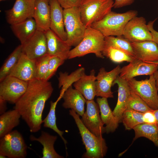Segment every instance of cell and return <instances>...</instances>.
<instances>
[{"label": "cell", "instance_id": "484cf974", "mask_svg": "<svg viewBox=\"0 0 158 158\" xmlns=\"http://www.w3.org/2000/svg\"><path fill=\"white\" fill-rule=\"evenodd\" d=\"M99 107L100 117L104 127L105 133H107L114 131L118 125L116 123L112 111L109 105L107 98L98 97L96 99Z\"/></svg>", "mask_w": 158, "mask_h": 158}, {"label": "cell", "instance_id": "ab89813d", "mask_svg": "<svg viewBox=\"0 0 158 158\" xmlns=\"http://www.w3.org/2000/svg\"><path fill=\"white\" fill-rule=\"evenodd\" d=\"M155 20L156 19H155L153 21H150L147 25L152 34V41L157 44L158 47V32L154 29L153 28V24Z\"/></svg>", "mask_w": 158, "mask_h": 158}, {"label": "cell", "instance_id": "f546056e", "mask_svg": "<svg viewBox=\"0 0 158 158\" xmlns=\"http://www.w3.org/2000/svg\"><path fill=\"white\" fill-rule=\"evenodd\" d=\"M122 36L104 37L105 47H114L135 57L131 42Z\"/></svg>", "mask_w": 158, "mask_h": 158}, {"label": "cell", "instance_id": "e0dca14e", "mask_svg": "<svg viewBox=\"0 0 158 158\" xmlns=\"http://www.w3.org/2000/svg\"><path fill=\"white\" fill-rule=\"evenodd\" d=\"M50 8V29L60 39L66 41L67 38L65 30L63 8L57 0H49Z\"/></svg>", "mask_w": 158, "mask_h": 158}, {"label": "cell", "instance_id": "4fadbf2b", "mask_svg": "<svg viewBox=\"0 0 158 158\" xmlns=\"http://www.w3.org/2000/svg\"><path fill=\"white\" fill-rule=\"evenodd\" d=\"M35 0H16L12 8L6 11L7 23L11 25L33 17Z\"/></svg>", "mask_w": 158, "mask_h": 158}, {"label": "cell", "instance_id": "bcb514c9", "mask_svg": "<svg viewBox=\"0 0 158 158\" xmlns=\"http://www.w3.org/2000/svg\"><path fill=\"white\" fill-rule=\"evenodd\" d=\"M4 0H0V1H4Z\"/></svg>", "mask_w": 158, "mask_h": 158}, {"label": "cell", "instance_id": "f35d334b", "mask_svg": "<svg viewBox=\"0 0 158 158\" xmlns=\"http://www.w3.org/2000/svg\"><path fill=\"white\" fill-rule=\"evenodd\" d=\"M64 9L78 7L82 0H57Z\"/></svg>", "mask_w": 158, "mask_h": 158}, {"label": "cell", "instance_id": "9c48e42d", "mask_svg": "<svg viewBox=\"0 0 158 158\" xmlns=\"http://www.w3.org/2000/svg\"><path fill=\"white\" fill-rule=\"evenodd\" d=\"M28 82L8 75L0 82V98L15 104L26 91Z\"/></svg>", "mask_w": 158, "mask_h": 158}, {"label": "cell", "instance_id": "cb8c5ba5", "mask_svg": "<svg viewBox=\"0 0 158 158\" xmlns=\"http://www.w3.org/2000/svg\"><path fill=\"white\" fill-rule=\"evenodd\" d=\"M11 28L13 32L22 45L29 40L37 30L36 23L33 18L11 25Z\"/></svg>", "mask_w": 158, "mask_h": 158}, {"label": "cell", "instance_id": "d4e9b609", "mask_svg": "<svg viewBox=\"0 0 158 158\" xmlns=\"http://www.w3.org/2000/svg\"><path fill=\"white\" fill-rule=\"evenodd\" d=\"M57 138L56 136L51 135L43 131L41 132V135L38 138L32 135L30 136L31 141H38L42 145V158H63V157L59 154L54 147V145Z\"/></svg>", "mask_w": 158, "mask_h": 158}, {"label": "cell", "instance_id": "ee69618b", "mask_svg": "<svg viewBox=\"0 0 158 158\" xmlns=\"http://www.w3.org/2000/svg\"><path fill=\"white\" fill-rule=\"evenodd\" d=\"M154 112L156 118L157 125L158 127V109L154 110Z\"/></svg>", "mask_w": 158, "mask_h": 158}, {"label": "cell", "instance_id": "52a82bcc", "mask_svg": "<svg viewBox=\"0 0 158 158\" xmlns=\"http://www.w3.org/2000/svg\"><path fill=\"white\" fill-rule=\"evenodd\" d=\"M126 80L131 90L140 97L152 109H158V90L153 74L144 80H137L133 78Z\"/></svg>", "mask_w": 158, "mask_h": 158}, {"label": "cell", "instance_id": "7bdbcfd3", "mask_svg": "<svg viewBox=\"0 0 158 158\" xmlns=\"http://www.w3.org/2000/svg\"><path fill=\"white\" fill-rule=\"evenodd\" d=\"M155 80V84L156 87L158 90V67L157 71L153 74Z\"/></svg>", "mask_w": 158, "mask_h": 158}, {"label": "cell", "instance_id": "f6af8a7d", "mask_svg": "<svg viewBox=\"0 0 158 158\" xmlns=\"http://www.w3.org/2000/svg\"><path fill=\"white\" fill-rule=\"evenodd\" d=\"M156 63V64H158V61H155V62H152V63Z\"/></svg>", "mask_w": 158, "mask_h": 158}, {"label": "cell", "instance_id": "836d02e7", "mask_svg": "<svg viewBox=\"0 0 158 158\" xmlns=\"http://www.w3.org/2000/svg\"><path fill=\"white\" fill-rule=\"evenodd\" d=\"M102 54L112 62L117 63L123 61L130 63L135 58L123 51L111 47H105Z\"/></svg>", "mask_w": 158, "mask_h": 158}, {"label": "cell", "instance_id": "74e56055", "mask_svg": "<svg viewBox=\"0 0 158 158\" xmlns=\"http://www.w3.org/2000/svg\"><path fill=\"white\" fill-rule=\"evenodd\" d=\"M143 119L144 123L150 124H157L154 110L152 109L143 113Z\"/></svg>", "mask_w": 158, "mask_h": 158}, {"label": "cell", "instance_id": "7c38bea8", "mask_svg": "<svg viewBox=\"0 0 158 158\" xmlns=\"http://www.w3.org/2000/svg\"><path fill=\"white\" fill-rule=\"evenodd\" d=\"M121 67L118 65L108 72L102 67L96 76V96L107 98H113V93L111 90L113 83L119 75Z\"/></svg>", "mask_w": 158, "mask_h": 158}, {"label": "cell", "instance_id": "2e32d148", "mask_svg": "<svg viewBox=\"0 0 158 158\" xmlns=\"http://www.w3.org/2000/svg\"><path fill=\"white\" fill-rule=\"evenodd\" d=\"M35 61L23 52L9 75L28 82L36 78Z\"/></svg>", "mask_w": 158, "mask_h": 158}, {"label": "cell", "instance_id": "7a4b0ae2", "mask_svg": "<svg viewBox=\"0 0 158 158\" xmlns=\"http://www.w3.org/2000/svg\"><path fill=\"white\" fill-rule=\"evenodd\" d=\"M137 15L138 12L136 10H130L122 13L111 11L90 27L99 31L104 37L121 36L127 23Z\"/></svg>", "mask_w": 158, "mask_h": 158}, {"label": "cell", "instance_id": "603a6c76", "mask_svg": "<svg viewBox=\"0 0 158 158\" xmlns=\"http://www.w3.org/2000/svg\"><path fill=\"white\" fill-rule=\"evenodd\" d=\"M95 72L92 70L89 75L84 74L73 84L75 89L78 91L86 100H94L96 96Z\"/></svg>", "mask_w": 158, "mask_h": 158}, {"label": "cell", "instance_id": "e575fe53", "mask_svg": "<svg viewBox=\"0 0 158 158\" xmlns=\"http://www.w3.org/2000/svg\"><path fill=\"white\" fill-rule=\"evenodd\" d=\"M126 107V109L142 113L152 109L140 97L131 90L128 100Z\"/></svg>", "mask_w": 158, "mask_h": 158}, {"label": "cell", "instance_id": "7402d4cb", "mask_svg": "<svg viewBox=\"0 0 158 158\" xmlns=\"http://www.w3.org/2000/svg\"><path fill=\"white\" fill-rule=\"evenodd\" d=\"M62 98L64 100L62 105L64 108L71 109L79 116L83 115L86 99L78 91L71 85L64 92Z\"/></svg>", "mask_w": 158, "mask_h": 158}, {"label": "cell", "instance_id": "4316f807", "mask_svg": "<svg viewBox=\"0 0 158 158\" xmlns=\"http://www.w3.org/2000/svg\"><path fill=\"white\" fill-rule=\"evenodd\" d=\"M21 116L16 109L6 111L0 116V138L12 131L20 123Z\"/></svg>", "mask_w": 158, "mask_h": 158}, {"label": "cell", "instance_id": "30bf717a", "mask_svg": "<svg viewBox=\"0 0 158 158\" xmlns=\"http://www.w3.org/2000/svg\"><path fill=\"white\" fill-rule=\"evenodd\" d=\"M146 22L143 17H133L126 24L122 36L130 42L152 41V34Z\"/></svg>", "mask_w": 158, "mask_h": 158}, {"label": "cell", "instance_id": "d6a6232c", "mask_svg": "<svg viewBox=\"0 0 158 158\" xmlns=\"http://www.w3.org/2000/svg\"><path fill=\"white\" fill-rule=\"evenodd\" d=\"M143 113L131 109H126L122 117V121L126 130H130L137 126L144 123Z\"/></svg>", "mask_w": 158, "mask_h": 158}, {"label": "cell", "instance_id": "4dcf8cb0", "mask_svg": "<svg viewBox=\"0 0 158 158\" xmlns=\"http://www.w3.org/2000/svg\"><path fill=\"white\" fill-rule=\"evenodd\" d=\"M22 53V46L21 44L14 50L1 68L0 70V82L9 75Z\"/></svg>", "mask_w": 158, "mask_h": 158}, {"label": "cell", "instance_id": "d6986e66", "mask_svg": "<svg viewBox=\"0 0 158 158\" xmlns=\"http://www.w3.org/2000/svg\"><path fill=\"white\" fill-rule=\"evenodd\" d=\"M131 43L136 59L149 63L158 61V47L153 41Z\"/></svg>", "mask_w": 158, "mask_h": 158}, {"label": "cell", "instance_id": "ffe728a7", "mask_svg": "<svg viewBox=\"0 0 158 158\" xmlns=\"http://www.w3.org/2000/svg\"><path fill=\"white\" fill-rule=\"evenodd\" d=\"M45 32L47 39V54L65 60L68 59L71 47L60 39L50 29Z\"/></svg>", "mask_w": 158, "mask_h": 158}, {"label": "cell", "instance_id": "8fae6325", "mask_svg": "<svg viewBox=\"0 0 158 158\" xmlns=\"http://www.w3.org/2000/svg\"><path fill=\"white\" fill-rule=\"evenodd\" d=\"M86 110L81 119L85 126L92 133L98 137H102L105 133L104 127L99 115L97 103L94 100H86Z\"/></svg>", "mask_w": 158, "mask_h": 158}, {"label": "cell", "instance_id": "f1b7e54d", "mask_svg": "<svg viewBox=\"0 0 158 158\" xmlns=\"http://www.w3.org/2000/svg\"><path fill=\"white\" fill-rule=\"evenodd\" d=\"M85 74V69L83 67L78 69L69 75L66 72H60L58 78V86L59 88L61 87V89L58 98L60 100L65 91Z\"/></svg>", "mask_w": 158, "mask_h": 158}, {"label": "cell", "instance_id": "6da1fadb", "mask_svg": "<svg viewBox=\"0 0 158 158\" xmlns=\"http://www.w3.org/2000/svg\"><path fill=\"white\" fill-rule=\"evenodd\" d=\"M53 91L51 82L35 78L28 82L26 91L15 104L14 109L19 112L31 132L41 129L45 104Z\"/></svg>", "mask_w": 158, "mask_h": 158}, {"label": "cell", "instance_id": "ba28073f", "mask_svg": "<svg viewBox=\"0 0 158 158\" xmlns=\"http://www.w3.org/2000/svg\"><path fill=\"white\" fill-rule=\"evenodd\" d=\"M27 146L18 131H12L0 138V154L10 158H25L27 155Z\"/></svg>", "mask_w": 158, "mask_h": 158}, {"label": "cell", "instance_id": "5bb4252c", "mask_svg": "<svg viewBox=\"0 0 158 158\" xmlns=\"http://www.w3.org/2000/svg\"><path fill=\"white\" fill-rule=\"evenodd\" d=\"M22 45L23 52L31 59H36L47 54L46 37L44 32L37 30L34 35Z\"/></svg>", "mask_w": 158, "mask_h": 158}, {"label": "cell", "instance_id": "277c9868", "mask_svg": "<svg viewBox=\"0 0 158 158\" xmlns=\"http://www.w3.org/2000/svg\"><path fill=\"white\" fill-rule=\"evenodd\" d=\"M104 37L99 31L91 27L86 28L80 42L71 50L68 59L93 53L98 58H104L102 51L105 47Z\"/></svg>", "mask_w": 158, "mask_h": 158}, {"label": "cell", "instance_id": "9a60e30c", "mask_svg": "<svg viewBox=\"0 0 158 158\" xmlns=\"http://www.w3.org/2000/svg\"><path fill=\"white\" fill-rule=\"evenodd\" d=\"M158 64L142 61L136 58L127 66L121 68L119 76L126 80L137 76L153 75L157 71Z\"/></svg>", "mask_w": 158, "mask_h": 158}, {"label": "cell", "instance_id": "60d3db41", "mask_svg": "<svg viewBox=\"0 0 158 158\" xmlns=\"http://www.w3.org/2000/svg\"><path fill=\"white\" fill-rule=\"evenodd\" d=\"M135 0H115L113 7L115 8H120L132 4Z\"/></svg>", "mask_w": 158, "mask_h": 158}, {"label": "cell", "instance_id": "ac0fdd59", "mask_svg": "<svg viewBox=\"0 0 158 158\" xmlns=\"http://www.w3.org/2000/svg\"><path fill=\"white\" fill-rule=\"evenodd\" d=\"M115 84L118 85V98L116 105L112 113L118 125L121 121L122 115L126 109V105L131 90L127 80L119 75L114 81L112 86Z\"/></svg>", "mask_w": 158, "mask_h": 158}, {"label": "cell", "instance_id": "8992f818", "mask_svg": "<svg viewBox=\"0 0 158 158\" xmlns=\"http://www.w3.org/2000/svg\"><path fill=\"white\" fill-rule=\"evenodd\" d=\"M64 22L67 38L66 42L75 47L82 40L86 28L81 19L78 7L64 9Z\"/></svg>", "mask_w": 158, "mask_h": 158}, {"label": "cell", "instance_id": "3957f363", "mask_svg": "<svg viewBox=\"0 0 158 158\" xmlns=\"http://www.w3.org/2000/svg\"><path fill=\"white\" fill-rule=\"evenodd\" d=\"M69 114L75 121L85 148L86 151L83 157L86 158L103 157L107 150L104 139L102 137L96 136L90 132L83 123L79 116L73 110H70Z\"/></svg>", "mask_w": 158, "mask_h": 158}, {"label": "cell", "instance_id": "44dd1931", "mask_svg": "<svg viewBox=\"0 0 158 158\" xmlns=\"http://www.w3.org/2000/svg\"><path fill=\"white\" fill-rule=\"evenodd\" d=\"M49 0H35L33 18L37 30L45 32L50 29Z\"/></svg>", "mask_w": 158, "mask_h": 158}, {"label": "cell", "instance_id": "8d00e7d4", "mask_svg": "<svg viewBox=\"0 0 158 158\" xmlns=\"http://www.w3.org/2000/svg\"><path fill=\"white\" fill-rule=\"evenodd\" d=\"M64 61L58 57L51 56L49 61L48 71L44 80L48 81L55 74L58 67L63 64Z\"/></svg>", "mask_w": 158, "mask_h": 158}, {"label": "cell", "instance_id": "83f0119b", "mask_svg": "<svg viewBox=\"0 0 158 158\" xmlns=\"http://www.w3.org/2000/svg\"><path fill=\"white\" fill-rule=\"evenodd\" d=\"M135 135L133 141L141 137L149 139L158 147V127L157 124L143 123L135 126L133 129Z\"/></svg>", "mask_w": 158, "mask_h": 158}, {"label": "cell", "instance_id": "1f68e13d", "mask_svg": "<svg viewBox=\"0 0 158 158\" xmlns=\"http://www.w3.org/2000/svg\"><path fill=\"white\" fill-rule=\"evenodd\" d=\"M59 101L60 100L57 98L54 102L52 101L50 102L49 112L47 116L44 120H43V123L44 127L52 129L58 134L63 141L66 149V144L67 143L66 140L63 137L64 131L59 130L56 124V108L57 104Z\"/></svg>", "mask_w": 158, "mask_h": 158}, {"label": "cell", "instance_id": "b9f144b4", "mask_svg": "<svg viewBox=\"0 0 158 158\" xmlns=\"http://www.w3.org/2000/svg\"><path fill=\"white\" fill-rule=\"evenodd\" d=\"M6 101L0 98V114H2L6 112L7 109Z\"/></svg>", "mask_w": 158, "mask_h": 158}, {"label": "cell", "instance_id": "5b68a950", "mask_svg": "<svg viewBox=\"0 0 158 158\" xmlns=\"http://www.w3.org/2000/svg\"><path fill=\"white\" fill-rule=\"evenodd\" d=\"M114 3L113 0H82L78 8L86 27L104 17L111 11Z\"/></svg>", "mask_w": 158, "mask_h": 158}, {"label": "cell", "instance_id": "d590c367", "mask_svg": "<svg viewBox=\"0 0 158 158\" xmlns=\"http://www.w3.org/2000/svg\"><path fill=\"white\" fill-rule=\"evenodd\" d=\"M51 56L48 54L36 59V78L44 80L47 73Z\"/></svg>", "mask_w": 158, "mask_h": 158}]
</instances>
